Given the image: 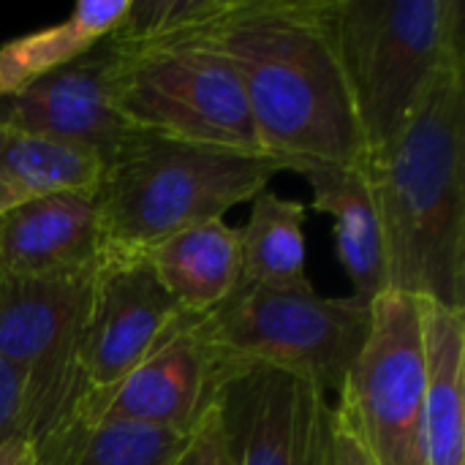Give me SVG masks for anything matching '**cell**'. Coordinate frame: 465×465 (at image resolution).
<instances>
[{
    "label": "cell",
    "instance_id": "6da1fadb",
    "mask_svg": "<svg viewBox=\"0 0 465 465\" xmlns=\"http://www.w3.org/2000/svg\"><path fill=\"white\" fill-rule=\"evenodd\" d=\"M332 0H237L213 33L270 158L354 166L368 147L341 68Z\"/></svg>",
    "mask_w": 465,
    "mask_h": 465
},
{
    "label": "cell",
    "instance_id": "7a4b0ae2",
    "mask_svg": "<svg viewBox=\"0 0 465 465\" xmlns=\"http://www.w3.org/2000/svg\"><path fill=\"white\" fill-rule=\"evenodd\" d=\"M387 292L465 313V60L444 65L401 134L368 158Z\"/></svg>",
    "mask_w": 465,
    "mask_h": 465
},
{
    "label": "cell",
    "instance_id": "3957f363",
    "mask_svg": "<svg viewBox=\"0 0 465 465\" xmlns=\"http://www.w3.org/2000/svg\"><path fill=\"white\" fill-rule=\"evenodd\" d=\"M281 172L289 166L270 155L144 134L104 169L95 188L104 245L114 253H144L188 226L223 218L270 188Z\"/></svg>",
    "mask_w": 465,
    "mask_h": 465
},
{
    "label": "cell",
    "instance_id": "277c9868",
    "mask_svg": "<svg viewBox=\"0 0 465 465\" xmlns=\"http://www.w3.org/2000/svg\"><path fill=\"white\" fill-rule=\"evenodd\" d=\"M332 33L368 158L406 125L436 74L465 60L460 0H332Z\"/></svg>",
    "mask_w": 465,
    "mask_h": 465
},
{
    "label": "cell",
    "instance_id": "5b68a950",
    "mask_svg": "<svg viewBox=\"0 0 465 465\" xmlns=\"http://www.w3.org/2000/svg\"><path fill=\"white\" fill-rule=\"evenodd\" d=\"M196 338L218 362L264 365L327 398L341 392L371 332V305L357 297L272 292L240 283L215 311L196 316Z\"/></svg>",
    "mask_w": 465,
    "mask_h": 465
},
{
    "label": "cell",
    "instance_id": "8992f818",
    "mask_svg": "<svg viewBox=\"0 0 465 465\" xmlns=\"http://www.w3.org/2000/svg\"><path fill=\"white\" fill-rule=\"evenodd\" d=\"M93 272L95 267L49 278H0V357L27 379L30 447L38 463L84 425L90 387L79 368V332Z\"/></svg>",
    "mask_w": 465,
    "mask_h": 465
},
{
    "label": "cell",
    "instance_id": "52a82bcc",
    "mask_svg": "<svg viewBox=\"0 0 465 465\" xmlns=\"http://www.w3.org/2000/svg\"><path fill=\"white\" fill-rule=\"evenodd\" d=\"M114 82L125 117L150 136L267 155L240 74L213 35L131 57L117 54Z\"/></svg>",
    "mask_w": 465,
    "mask_h": 465
},
{
    "label": "cell",
    "instance_id": "ba28073f",
    "mask_svg": "<svg viewBox=\"0 0 465 465\" xmlns=\"http://www.w3.org/2000/svg\"><path fill=\"white\" fill-rule=\"evenodd\" d=\"M422 300L384 292L371 302V332L354 360L338 409L376 465H428Z\"/></svg>",
    "mask_w": 465,
    "mask_h": 465
},
{
    "label": "cell",
    "instance_id": "9c48e42d",
    "mask_svg": "<svg viewBox=\"0 0 465 465\" xmlns=\"http://www.w3.org/2000/svg\"><path fill=\"white\" fill-rule=\"evenodd\" d=\"M114 68L117 54L98 41L71 65L0 98V125L84 150L106 169L144 136L120 106Z\"/></svg>",
    "mask_w": 465,
    "mask_h": 465
},
{
    "label": "cell",
    "instance_id": "30bf717a",
    "mask_svg": "<svg viewBox=\"0 0 465 465\" xmlns=\"http://www.w3.org/2000/svg\"><path fill=\"white\" fill-rule=\"evenodd\" d=\"M180 313L142 253L104 251L79 332V368L90 395L114 390Z\"/></svg>",
    "mask_w": 465,
    "mask_h": 465
},
{
    "label": "cell",
    "instance_id": "8fae6325",
    "mask_svg": "<svg viewBox=\"0 0 465 465\" xmlns=\"http://www.w3.org/2000/svg\"><path fill=\"white\" fill-rule=\"evenodd\" d=\"M193 322L196 316L183 311L114 390L87 392L82 420L188 433L210 409L221 376V362L196 338Z\"/></svg>",
    "mask_w": 465,
    "mask_h": 465
},
{
    "label": "cell",
    "instance_id": "7c38bea8",
    "mask_svg": "<svg viewBox=\"0 0 465 465\" xmlns=\"http://www.w3.org/2000/svg\"><path fill=\"white\" fill-rule=\"evenodd\" d=\"M330 398L264 365L221 362L218 406L232 465H305L308 441Z\"/></svg>",
    "mask_w": 465,
    "mask_h": 465
},
{
    "label": "cell",
    "instance_id": "4fadbf2b",
    "mask_svg": "<svg viewBox=\"0 0 465 465\" xmlns=\"http://www.w3.org/2000/svg\"><path fill=\"white\" fill-rule=\"evenodd\" d=\"M95 193H54L0 218V278L93 270L104 256Z\"/></svg>",
    "mask_w": 465,
    "mask_h": 465
},
{
    "label": "cell",
    "instance_id": "5bb4252c",
    "mask_svg": "<svg viewBox=\"0 0 465 465\" xmlns=\"http://www.w3.org/2000/svg\"><path fill=\"white\" fill-rule=\"evenodd\" d=\"M292 172L311 185L313 210L335 218L338 259L351 281V297L371 305L387 292V253L368 161L354 166L305 161Z\"/></svg>",
    "mask_w": 465,
    "mask_h": 465
},
{
    "label": "cell",
    "instance_id": "9a60e30c",
    "mask_svg": "<svg viewBox=\"0 0 465 465\" xmlns=\"http://www.w3.org/2000/svg\"><path fill=\"white\" fill-rule=\"evenodd\" d=\"M180 311L204 316L242 281L240 229L223 218L188 226L142 253Z\"/></svg>",
    "mask_w": 465,
    "mask_h": 465
},
{
    "label": "cell",
    "instance_id": "2e32d148",
    "mask_svg": "<svg viewBox=\"0 0 465 465\" xmlns=\"http://www.w3.org/2000/svg\"><path fill=\"white\" fill-rule=\"evenodd\" d=\"M428 465H465V313L422 300Z\"/></svg>",
    "mask_w": 465,
    "mask_h": 465
},
{
    "label": "cell",
    "instance_id": "e0dca14e",
    "mask_svg": "<svg viewBox=\"0 0 465 465\" xmlns=\"http://www.w3.org/2000/svg\"><path fill=\"white\" fill-rule=\"evenodd\" d=\"M131 0H82L76 8L41 30L0 44V98L71 65L104 41L125 16Z\"/></svg>",
    "mask_w": 465,
    "mask_h": 465
},
{
    "label": "cell",
    "instance_id": "ac0fdd59",
    "mask_svg": "<svg viewBox=\"0 0 465 465\" xmlns=\"http://www.w3.org/2000/svg\"><path fill=\"white\" fill-rule=\"evenodd\" d=\"M308 204L286 199L272 188L251 199V215L240 229L242 281L272 292H313L305 272Z\"/></svg>",
    "mask_w": 465,
    "mask_h": 465
},
{
    "label": "cell",
    "instance_id": "d6986e66",
    "mask_svg": "<svg viewBox=\"0 0 465 465\" xmlns=\"http://www.w3.org/2000/svg\"><path fill=\"white\" fill-rule=\"evenodd\" d=\"M104 166L84 150L0 125V218L54 193H95Z\"/></svg>",
    "mask_w": 465,
    "mask_h": 465
},
{
    "label": "cell",
    "instance_id": "ffe728a7",
    "mask_svg": "<svg viewBox=\"0 0 465 465\" xmlns=\"http://www.w3.org/2000/svg\"><path fill=\"white\" fill-rule=\"evenodd\" d=\"M237 0H131L123 22L104 38L120 54H142L207 38L234 11Z\"/></svg>",
    "mask_w": 465,
    "mask_h": 465
},
{
    "label": "cell",
    "instance_id": "44dd1931",
    "mask_svg": "<svg viewBox=\"0 0 465 465\" xmlns=\"http://www.w3.org/2000/svg\"><path fill=\"white\" fill-rule=\"evenodd\" d=\"M185 436L128 422H84L49 460L38 465H172Z\"/></svg>",
    "mask_w": 465,
    "mask_h": 465
},
{
    "label": "cell",
    "instance_id": "7402d4cb",
    "mask_svg": "<svg viewBox=\"0 0 465 465\" xmlns=\"http://www.w3.org/2000/svg\"><path fill=\"white\" fill-rule=\"evenodd\" d=\"M33 439V409L25 373L0 357V447L11 441L30 444Z\"/></svg>",
    "mask_w": 465,
    "mask_h": 465
},
{
    "label": "cell",
    "instance_id": "603a6c76",
    "mask_svg": "<svg viewBox=\"0 0 465 465\" xmlns=\"http://www.w3.org/2000/svg\"><path fill=\"white\" fill-rule=\"evenodd\" d=\"M172 465H232L223 425H221V414H218L215 403H210V409L188 430L185 444L177 452Z\"/></svg>",
    "mask_w": 465,
    "mask_h": 465
},
{
    "label": "cell",
    "instance_id": "cb8c5ba5",
    "mask_svg": "<svg viewBox=\"0 0 465 465\" xmlns=\"http://www.w3.org/2000/svg\"><path fill=\"white\" fill-rule=\"evenodd\" d=\"M330 463L332 465H376L368 455L362 439L357 436L349 417L332 406L330 409Z\"/></svg>",
    "mask_w": 465,
    "mask_h": 465
},
{
    "label": "cell",
    "instance_id": "d4e9b609",
    "mask_svg": "<svg viewBox=\"0 0 465 465\" xmlns=\"http://www.w3.org/2000/svg\"><path fill=\"white\" fill-rule=\"evenodd\" d=\"M330 409L332 403L327 401L316 417L311 441H308V455H305V465H332L330 463Z\"/></svg>",
    "mask_w": 465,
    "mask_h": 465
},
{
    "label": "cell",
    "instance_id": "484cf974",
    "mask_svg": "<svg viewBox=\"0 0 465 465\" xmlns=\"http://www.w3.org/2000/svg\"><path fill=\"white\" fill-rule=\"evenodd\" d=\"M0 465H38L35 452L25 441H11L0 447Z\"/></svg>",
    "mask_w": 465,
    "mask_h": 465
}]
</instances>
